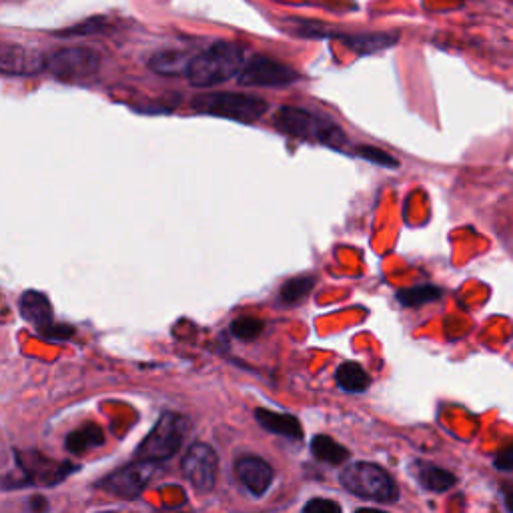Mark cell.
Instances as JSON below:
<instances>
[{
    "instance_id": "obj_7",
    "label": "cell",
    "mask_w": 513,
    "mask_h": 513,
    "mask_svg": "<svg viewBox=\"0 0 513 513\" xmlns=\"http://www.w3.org/2000/svg\"><path fill=\"white\" fill-rule=\"evenodd\" d=\"M161 473V461L139 459L103 477L99 481V487L119 499H137Z\"/></svg>"
},
{
    "instance_id": "obj_20",
    "label": "cell",
    "mask_w": 513,
    "mask_h": 513,
    "mask_svg": "<svg viewBox=\"0 0 513 513\" xmlns=\"http://www.w3.org/2000/svg\"><path fill=\"white\" fill-rule=\"evenodd\" d=\"M443 297V289L437 285H417L409 289L397 291V301L403 307H423L427 303H435Z\"/></svg>"
},
{
    "instance_id": "obj_16",
    "label": "cell",
    "mask_w": 513,
    "mask_h": 513,
    "mask_svg": "<svg viewBox=\"0 0 513 513\" xmlns=\"http://www.w3.org/2000/svg\"><path fill=\"white\" fill-rule=\"evenodd\" d=\"M103 443H105V433L97 423H85L83 427L71 431L69 437L65 439V447L75 455H83L95 447H101Z\"/></svg>"
},
{
    "instance_id": "obj_2",
    "label": "cell",
    "mask_w": 513,
    "mask_h": 513,
    "mask_svg": "<svg viewBox=\"0 0 513 513\" xmlns=\"http://www.w3.org/2000/svg\"><path fill=\"white\" fill-rule=\"evenodd\" d=\"M273 125L283 135H289V137H295L301 141L325 145L331 149H343L347 145V137L337 123H333L325 115L311 113L301 107L277 109V113L273 117Z\"/></svg>"
},
{
    "instance_id": "obj_23",
    "label": "cell",
    "mask_w": 513,
    "mask_h": 513,
    "mask_svg": "<svg viewBox=\"0 0 513 513\" xmlns=\"http://www.w3.org/2000/svg\"><path fill=\"white\" fill-rule=\"evenodd\" d=\"M355 155L373 163V165H379V167H385V169H397L399 163L395 161V157H391L389 153L377 149V147H371V145H357L355 147Z\"/></svg>"
},
{
    "instance_id": "obj_22",
    "label": "cell",
    "mask_w": 513,
    "mask_h": 513,
    "mask_svg": "<svg viewBox=\"0 0 513 513\" xmlns=\"http://www.w3.org/2000/svg\"><path fill=\"white\" fill-rule=\"evenodd\" d=\"M263 331H265V321L257 317H239L231 323L233 337L241 341H255L257 337L263 335Z\"/></svg>"
},
{
    "instance_id": "obj_4",
    "label": "cell",
    "mask_w": 513,
    "mask_h": 513,
    "mask_svg": "<svg viewBox=\"0 0 513 513\" xmlns=\"http://www.w3.org/2000/svg\"><path fill=\"white\" fill-rule=\"evenodd\" d=\"M191 107L201 115H211L219 119H229L237 123H255L267 111L269 103L241 93H207L193 99Z\"/></svg>"
},
{
    "instance_id": "obj_24",
    "label": "cell",
    "mask_w": 513,
    "mask_h": 513,
    "mask_svg": "<svg viewBox=\"0 0 513 513\" xmlns=\"http://www.w3.org/2000/svg\"><path fill=\"white\" fill-rule=\"evenodd\" d=\"M105 29H107V21H105L103 17H99V19H91V21H85V23H81L79 27L65 31L63 35H65V37H77V35H95V33H101V31H105Z\"/></svg>"
},
{
    "instance_id": "obj_11",
    "label": "cell",
    "mask_w": 513,
    "mask_h": 513,
    "mask_svg": "<svg viewBox=\"0 0 513 513\" xmlns=\"http://www.w3.org/2000/svg\"><path fill=\"white\" fill-rule=\"evenodd\" d=\"M235 475L253 497H263L273 485L275 471L265 459L257 455H243L235 461Z\"/></svg>"
},
{
    "instance_id": "obj_10",
    "label": "cell",
    "mask_w": 513,
    "mask_h": 513,
    "mask_svg": "<svg viewBox=\"0 0 513 513\" xmlns=\"http://www.w3.org/2000/svg\"><path fill=\"white\" fill-rule=\"evenodd\" d=\"M45 71V57L15 43H0V73L13 77H33Z\"/></svg>"
},
{
    "instance_id": "obj_8",
    "label": "cell",
    "mask_w": 513,
    "mask_h": 513,
    "mask_svg": "<svg viewBox=\"0 0 513 513\" xmlns=\"http://www.w3.org/2000/svg\"><path fill=\"white\" fill-rule=\"evenodd\" d=\"M299 79L301 75L295 69L263 55L253 57L237 73V83L241 87H289Z\"/></svg>"
},
{
    "instance_id": "obj_28",
    "label": "cell",
    "mask_w": 513,
    "mask_h": 513,
    "mask_svg": "<svg viewBox=\"0 0 513 513\" xmlns=\"http://www.w3.org/2000/svg\"><path fill=\"white\" fill-rule=\"evenodd\" d=\"M29 507H31L33 511H47V509H49V501H47L43 495H35V497L31 499Z\"/></svg>"
},
{
    "instance_id": "obj_1",
    "label": "cell",
    "mask_w": 513,
    "mask_h": 513,
    "mask_svg": "<svg viewBox=\"0 0 513 513\" xmlns=\"http://www.w3.org/2000/svg\"><path fill=\"white\" fill-rule=\"evenodd\" d=\"M245 65V49L231 41H217L203 53L191 57L185 77L197 89H211L237 77Z\"/></svg>"
},
{
    "instance_id": "obj_5",
    "label": "cell",
    "mask_w": 513,
    "mask_h": 513,
    "mask_svg": "<svg viewBox=\"0 0 513 513\" xmlns=\"http://www.w3.org/2000/svg\"><path fill=\"white\" fill-rule=\"evenodd\" d=\"M189 427H191V423L185 415L171 413V411L163 413V417L157 421V425L145 437V441L139 445L137 459L167 461V459L175 457L185 441Z\"/></svg>"
},
{
    "instance_id": "obj_12",
    "label": "cell",
    "mask_w": 513,
    "mask_h": 513,
    "mask_svg": "<svg viewBox=\"0 0 513 513\" xmlns=\"http://www.w3.org/2000/svg\"><path fill=\"white\" fill-rule=\"evenodd\" d=\"M19 309H21V315L27 323H31L37 333H41L43 329L51 327L55 323V313H53V305L49 301V297L41 291H35V289H29L21 295V301H19Z\"/></svg>"
},
{
    "instance_id": "obj_18",
    "label": "cell",
    "mask_w": 513,
    "mask_h": 513,
    "mask_svg": "<svg viewBox=\"0 0 513 513\" xmlns=\"http://www.w3.org/2000/svg\"><path fill=\"white\" fill-rule=\"evenodd\" d=\"M311 453L317 461H323L329 465H343L351 457L349 449L345 445L337 443L329 435H315L311 441Z\"/></svg>"
},
{
    "instance_id": "obj_15",
    "label": "cell",
    "mask_w": 513,
    "mask_h": 513,
    "mask_svg": "<svg viewBox=\"0 0 513 513\" xmlns=\"http://www.w3.org/2000/svg\"><path fill=\"white\" fill-rule=\"evenodd\" d=\"M411 469H413V475L419 481V485L431 493H443L449 487H453L457 481V477L451 471L441 469L431 463H425V461L413 463Z\"/></svg>"
},
{
    "instance_id": "obj_13",
    "label": "cell",
    "mask_w": 513,
    "mask_h": 513,
    "mask_svg": "<svg viewBox=\"0 0 513 513\" xmlns=\"http://www.w3.org/2000/svg\"><path fill=\"white\" fill-rule=\"evenodd\" d=\"M353 49L357 55H375L385 49H391L397 45L399 35L397 33H361V35H329Z\"/></svg>"
},
{
    "instance_id": "obj_21",
    "label": "cell",
    "mask_w": 513,
    "mask_h": 513,
    "mask_svg": "<svg viewBox=\"0 0 513 513\" xmlns=\"http://www.w3.org/2000/svg\"><path fill=\"white\" fill-rule=\"evenodd\" d=\"M315 287V277L311 275H299V277H293L289 281H285L281 285V291H279V301L283 305H295L299 301H303L305 297L311 295Z\"/></svg>"
},
{
    "instance_id": "obj_26",
    "label": "cell",
    "mask_w": 513,
    "mask_h": 513,
    "mask_svg": "<svg viewBox=\"0 0 513 513\" xmlns=\"http://www.w3.org/2000/svg\"><path fill=\"white\" fill-rule=\"evenodd\" d=\"M39 335L45 337V339H49V341H67V339H71V337L75 335V329L69 327V325H57V323H53L51 327L43 329Z\"/></svg>"
},
{
    "instance_id": "obj_9",
    "label": "cell",
    "mask_w": 513,
    "mask_h": 513,
    "mask_svg": "<svg viewBox=\"0 0 513 513\" xmlns=\"http://www.w3.org/2000/svg\"><path fill=\"white\" fill-rule=\"evenodd\" d=\"M181 471L185 479L197 493H209L215 487L219 457L215 449L207 443H193L181 461Z\"/></svg>"
},
{
    "instance_id": "obj_17",
    "label": "cell",
    "mask_w": 513,
    "mask_h": 513,
    "mask_svg": "<svg viewBox=\"0 0 513 513\" xmlns=\"http://www.w3.org/2000/svg\"><path fill=\"white\" fill-rule=\"evenodd\" d=\"M191 57L181 51H161L151 57L149 69L163 77H181L187 71Z\"/></svg>"
},
{
    "instance_id": "obj_19",
    "label": "cell",
    "mask_w": 513,
    "mask_h": 513,
    "mask_svg": "<svg viewBox=\"0 0 513 513\" xmlns=\"http://www.w3.org/2000/svg\"><path fill=\"white\" fill-rule=\"evenodd\" d=\"M335 381L345 393H365L371 383L367 371L355 361L341 363L335 373Z\"/></svg>"
},
{
    "instance_id": "obj_25",
    "label": "cell",
    "mask_w": 513,
    "mask_h": 513,
    "mask_svg": "<svg viewBox=\"0 0 513 513\" xmlns=\"http://www.w3.org/2000/svg\"><path fill=\"white\" fill-rule=\"evenodd\" d=\"M303 511H307V513H339L341 505L337 501H331V499L315 497L309 503H305Z\"/></svg>"
},
{
    "instance_id": "obj_14",
    "label": "cell",
    "mask_w": 513,
    "mask_h": 513,
    "mask_svg": "<svg viewBox=\"0 0 513 513\" xmlns=\"http://www.w3.org/2000/svg\"><path fill=\"white\" fill-rule=\"evenodd\" d=\"M255 421L269 433L301 441L303 439V427L295 415L289 413H279L271 409H255Z\"/></svg>"
},
{
    "instance_id": "obj_27",
    "label": "cell",
    "mask_w": 513,
    "mask_h": 513,
    "mask_svg": "<svg viewBox=\"0 0 513 513\" xmlns=\"http://www.w3.org/2000/svg\"><path fill=\"white\" fill-rule=\"evenodd\" d=\"M493 465L501 471H509L513 467V449L511 447H505L495 459H493Z\"/></svg>"
},
{
    "instance_id": "obj_3",
    "label": "cell",
    "mask_w": 513,
    "mask_h": 513,
    "mask_svg": "<svg viewBox=\"0 0 513 513\" xmlns=\"http://www.w3.org/2000/svg\"><path fill=\"white\" fill-rule=\"evenodd\" d=\"M339 481L349 493L367 501L393 503L399 495L395 479L383 467L369 461L345 465L339 473Z\"/></svg>"
},
{
    "instance_id": "obj_6",
    "label": "cell",
    "mask_w": 513,
    "mask_h": 513,
    "mask_svg": "<svg viewBox=\"0 0 513 513\" xmlns=\"http://www.w3.org/2000/svg\"><path fill=\"white\" fill-rule=\"evenodd\" d=\"M45 69L63 83H89L101 69V57L87 47H67L45 59Z\"/></svg>"
}]
</instances>
